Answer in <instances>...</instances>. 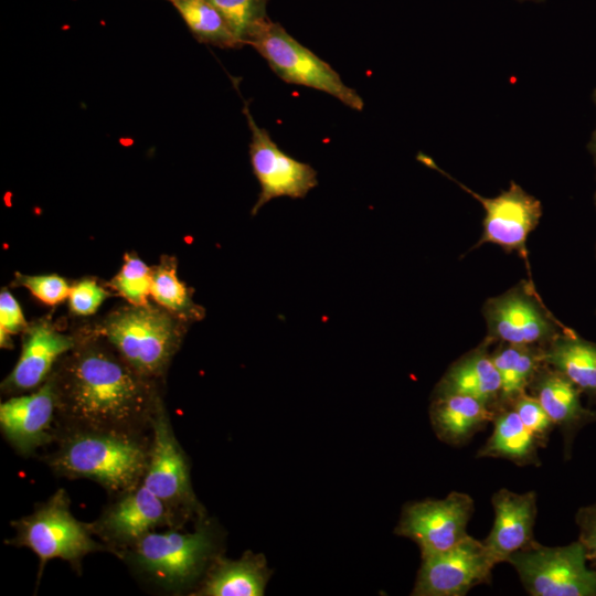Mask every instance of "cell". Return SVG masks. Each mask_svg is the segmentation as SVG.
I'll return each mask as SVG.
<instances>
[{
	"instance_id": "6da1fadb",
	"label": "cell",
	"mask_w": 596,
	"mask_h": 596,
	"mask_svg": "<svg viewBox=\"0 0 596 596\" xmlns=\"http://www.w3.org/2000/svg\"><path fill=\"white\" fill-rule=\"evenodd\" d=\"M51 377L63 430L142 434L162 401L157 381L138 373L95 333L77 340Z\"/></svg>"
},
{
	"instance_id": "7a4b0ae2",
	"label": "cell",
	"mask_w": 596,
	"mask_h": 596,
	"mask_svg": "<svg viewBox=\"0 0 596 596\" xmlns=\"http://www.w3.org/2000/svg\"><path fill=\"white\" fill-rule=\"evenodd\" d=\"M47 465L60 476L86 478L118 496L142 482L150 438L142 434L63 430Z\"/></svg>"
},
{
	"instance_id": "3957f363",
	"label": "cell",
	"mask_w": 596,
	"mask_h": 596,
	"mask_svg": "<svg viewBox=\"0 0 596 596\" xmlns=\"http://www.w3.org/2000/svg\"><path fill=\"white\" fill-rule=\"evenodd\" d=\"M188 322L162 307H125L109 313L95 334L141 375L157 381L180 349Z\"/></svg>"
},
{
	"instance_id": "277c9868",
	"label": "cell",
	"mask_w": 596,
	"mask_h": 596,
	"mask_svg": "<svg viewBox=\"0 0 596 596\" xmlns=\"http://www.w3.org/2000/svg\"><path fill=\"white\" fill-rule=\"evenodd\" d=\"M209 528L193 532L170 528L149 532L121 551L128 564L148 582L170 592L180 590L203 572L214 551Z\"/></svg>"
},
{
	"instance_id": "5b68a950",
	"label": "cell",
	"mask_w": 596,
	"mask_h": 596,
	"mask_svg": "<svg viewBox=\"0 0 596 596\" xmlns=\"http://www.w3.org/2000/svg\"><path fill=\"white\" fill-rule=\"evenodd\" d=\"M13 538L6 543L28 547L39 557L38 582L45 564L54 558L74 568L89 553L107 550L93 538L92 524L78 521L71 512L67 493L60 489L32 513L12 522Z\"/></svg>"
},
{
	"instance_id": "8992f818",
	"label": "cell",
	"mask_w": 596,
	"mask_h": 596,
	"mask_svg": "<svg viewBox=\"0 0 596 596\" xmlns=\"http://www.w3.org/2000/svg\"><path fill=\"white\" fill-rule=\"evenodd\" d=\"M284 82L324 92L354 110L364 103L340 75L308 47L294 39L281 24L269 18L255 28L247 40Z\"/></svg>"
},
{
	"instance_id": "52a82bcc",
	"label": "cell",
	"mask_w": 596,
	"mask_h": 596,
	"mask_svg": "<svg viewBox=\"0 0 596 596\" xmlns=\"http://www.w3.org/2000/svg\"><path fill=\"white\" fill-rule=\"evenodd\" d=\"M505 563L531 596H596V570L576 540L561 546H533L513 553Z\"/></svg>"
},
{
	"instance_id": "ba28073f",
	"label": "cell",
	"mask_w": 596,
	"mask_h": 596,
	"mask_svg": "<svg viewBox=\"0 0 596 596\" xmlns=\"http://www.w3.org/2000/svg\"><path fill=\"white\" fill-rule=\"evenodd\" d=\"M483 317L490 342L545 348L566 328L543 305L532 281L488 299Z\"/></svg>"
},
{
	"instance_id": "9c48e42d",
	"label": "cell",
	"mask_w": 596,
	"mask_h": 596,
	"mask_svg": "<svg viewBox=\"0 0 596 596\" xmlns=\"http://www.w3.org/2000/svg\"><path fill=\"white\" fill-rule=\"evenodd\" d=\"M417 158L454 181L482 205L485 210L482 234L472 248L491 243L505 252H517L528 264L526 238L542 216L540 200L514 181L510 182L508 190L497 196H482L441 170L429 157L419 153Z\"/></svg>"
},
{
	"instance_id": "30bf717a",
	"label": "cell",
	"mask_w": 596,
	"mask_h": 596,
	"mask_svg": "<svg viewBox=\"0 0 596 596\" xmlns=\"http://www.w3.org/2000/svg\"><path fill=\"white\" fill-rule=\"evenodd\" d=\"M475 511L473 499L451 491L443 499L407 503L395 533L414 541L422 558L447 551L469 535L467 529Z\"/></svg>"
},
{
	"instance_id": "8fae6325",
	"label": "cell",
	"mask_w": 596,
	"mask_h": 596,
	"mask_svg": "<svg viewBox=\"0 0 596 596\" xmlns=\"http://www.w3.org/2000/svg\"><path fill=\"white\" fill-rule=\"evenodd\" d=\"M150 432L148 466L141 483L160 498L180 522L183 515L198 508V503L187 457L162 401L151 421Z\"/></svg>"
},
{
	"instance_id": "7c38bea8",
	"label": "cell",
	"mask_w": 596,
	"mask_h": 596,
	"mask_svg": "<svg viewBox=\"0 0 596 596\" xmlns=\"http://www.w3.org/2000/svg\"><path fill=\"white\" fill-rule=\"evenodd\" d=\"M243 114L252 134L251 164L260 185L252 215L276 198L304 199L318 184L317 171L310 164L281 151L269 132L255 123L247 102L244 103Z\"/></svg>"
},
{
	"instance_id": "4fadbf2b",
	"label": "cell",
	"mask_w": 596,
	"mask_h": 596,
	"mask_svg": "<svg viewBox=\"0 0 596 596\" xmlns=\"http://www.w3.org/2000/svg\"><path fill=\"white\" fill-rule=\"evenodd\" d=\"M496 563L482 540L468 535L451 549L422 558L413 595L465 596L490 583Z\"/></svg>"
},
{
	"instance_id": "5bb4252c",
	"label": "cell",
	"mask_w": 596,
	"mask_h": 596,
	"mask_svg": "<svg viewBox=\"0 0 596 596\" xmlns=\"http://www.w3.org/2000/svg\"><path fill=\"white\" fill-rule=\"evenodd\" d=\"M179 520L167 504L142 483L119 494L92 523L94 534L121 551L159 528H175Z\"/></svg>"
},
{
	"instance_id": "9a60e30c",
	"label": "cell",
	"mask_w": 596,
	"mask_h": 596,
	"mask_svg": "<svg viewBox=\"0 0 596 596\" xmlns=\"http://www.w3.org/2000/svg\"><path fill=\"white\" fill-rule=\"evenodd\" d=\"M57 419L51 375L30 394L12 396L0 405L1 432L13 449L24 456L58 437L54 426Z\"/></svg>"
},
{
	"instance_id": "2e32d148",
	"label": "cell",
	"mask_w": 596,
	"mask_h": 596,
	"mask_svg": "<svg viewBox=\"0 0 596 596\" xmlns=\"http://www.w3.org/2000/svg\"><path fill=\"white\" fill-rule=\"evenodd\" d=\"M491 505L493 523L482 542L498 565L507 562L513 553L538 543L534 538L538 496L535 491L519 493L501 488L492 494Z\"/></svg>"
},
{
	"instance_id": "e0dca14e",
	"label": "cell",
	"mask_w": 596,
	"mask_h": 596,
	"mask_svg": "<svg viewBox=\"0 0 596 596\" xmlns=\"http://www.w3.org/2000/svg\"><path fill=\"white\" fill-rule=\"evenodd\" d=\"M76 343L75 337L61 332L46 319L28 326L18 362L3 380L1 390L13 394L38 389Z\"/></svg>"
},
{
	"instance_id": "ac0fdd59",
	"label": "cell",
	"mask_w": 596,
	"mask_h": 596,
	"mask_svg": "<svg viewBox=\"0 0 596 596\" xmlns=\"http://www.w3.org/2000/svg\"><path fill=\"white\" fill-rule=\"evenodd\" d=\"M539 401L563 438L565 460L572 456L577 434L587 425L596 423V408L582 403V392L562 373L543 364L535 373L528 391Z\"/></svg>"
},
{
	"instance_id": "d6986e66",
	"label": "cell",
	"mask_w": 596,
	"mask_h": 596,
	"mask_svg": "<svg viewBox=\"0 0 596 596\" xmlns=\"http://www.w3.org/2000/svg\"><path fill=\"white\" fill-rule=\"evenodd\" d=\"M491 343L486 339L455 361L437 383L433 396L468 395L494 409L500 400L501 380L489 351Z\"/></svg>"
},
{
	"instance_id": "ffe728a7",
	"label": "cell",
	"mask_w": 596,
	"mask_h": 596,
	"mask_svg": "<svg viewBox=\"0 0 596 596\" xmlns=\"http://www.w3.org/2000/svg\"><path fill=\"white\" fill-rule=\"evenodd\" d=\"M493 409L461 394L433 396L429 417L436 436L451 446H462L491 423Z\"/></svg>"
},
{
	"instance_id": "44dd1931",
	"label": "cell",
	"mask_w": 596,
	"mask_h": 596,
	"mask_svg": "<svg viewBox=\"0 0 596 596\" xmlns=\"http://www.w3.org/2000/svg\"><path fill=\"white\" fill-rule=\"evenodd\" d=\"M491 423L492 433L478 449L477 458L505 459L521 467L541 465L539 450L544 446L512 406L496 408Z\"/></svg>"
},
{
	"instance_id": "7402d4cb",
	"label": "cell",
	"mask_w": 596,
	"mask_h": 596,
	"mask_svg": "<svg viewBox=\"0 0 596 596\" xmlns=\"http://www.w3.org/2000/svg\"><path fill=\"white\" fill-rule=\"evenodd\" d=\"M543 356L545 364L562 373L596 404V342L566 327L543 348Z\"/></svg>"
},
{
	"instance_id": "603a6c76",
	"label": "cell",
	"mask_w": 596,
	"mask_h": 596,
	"mask_svg": "<svg viewBox=\"0 0 596 596\" xmlns=\"http://www.w3.org/2000/svg\"><path fill=\"white\" fill-rule=\"evenodd\" d=\"M268 578L262 556L245 555L240 560H219L210 570L196 595L259 596Z\"/></svg>"
},
{
	"instance_id": "cb8c5ba5",
	"label": "cell",
	"mask_w": 596,
	"mask_h": 596,
	"mask_svg": "<svg viewBox=\"0 0 596 596\" xmlns=\"http://www.w3.org/2000/svg\"><path fill=\"white\" fill-rule=\"evenodd\" d=\"M491 358L501 380L500 400L496 408L509 406L518 396L526 393L535 373L545 363L543 348L502 342L491 351Z\"/></svg>"
},
{
	"instance_id": "d4e9b609",
	"label": "cell",
	"mask_w": 596,
	"mask_h": 596,
	"mask_svg": "<svg viewBox=\"0 0 596 596\" xmlns=\"http://www.w3.org/2000/svg\"><path fill=\"white\" fill-rule=\"evenodd\" d=\"M178 11L194 39L220 49H241L223 15L207 0H166Z\"/></svg>"
},
{
	"instance_id": "484cf974",
	"label": "cell",
	"mask_w": 596,
	"mask_h": 596,
	"mask_svg": "<svg viewBox=\"0 0 596 596\" xmlns=\"http://www.w3.org/2000/svg\"><path fill=\"white\" fill-rule=\"evenodd\" d=\"M151 269V296L160 307L188 323L204 317V309L192 299V290L178 278L174 257L162 256Z\"/></svg>"
},
{
	"instance_id": "4316f807",
	"label": "cell",
	"mask_w": 596,
	"mask_h": 596,
	"mask_svg": "<svg viewBox=\"0 0 596 596\" xmlns=\"http://www.w3.org/2000/svg\"><path fill=\"white\" fill-rule=\"evenodd\" d=\"M223 15L228 26L243 43L257 25L268 19L266 7L268 0H207Z\"/></svg>"
},
{
	"instance_id": "83f0119b",
	"label": "cell",
	"mask_w": 596,
	"mask_h": 596,
	"mask_svg": "<svg viewBox=\"0 0 596 596\" xmlns=\"http://www.w3.org/2000/svg\"><path fill=\"white\" fill-rule=\"evenodd\" d=\"M152 269L138 256L126 254L119 273L111 279L110 286L130 305H149L151 295Z\"/></svg>"
},
{
	"instance_id": "f1b7e54d",
	"label": "cell",
	"mask_w": 596,
	"mask_h": 596,
	"mask_svg": "<svg viewBox=\"0 0 596 596\" xmlns=\"http://www.w3.org/2000/svg\"><path fill=\"white\" fill-rule=\"evenodd\" d=\"M510 406L517 412L522 423L546 447L555 425L539 401L526 392L518 396Z\"/></svg>"
},
{
	"instance_id": "f546056e",
	"label": "cell",
	"mask_w": 596,
	"mask_h": 596,
	"mask_svg": "<svg viewBox=\"0 0 596 596\" xmlns=\"http://www.w3.org/2000/svg\"><path fill=\"white\" fill-rule=\"evenodd\" d=\"M17 286L28 288L33 296L46 305H56L68 298L71 287L57 275L29 276L17 273Z\"/></svg>"
},
{
	"instance_id": "4dcf8cb0",
	"label": "cell",
	"mask_w": 596,
	"mask_h": 596,
	"mask_svg": "<svg viewBox=\"0 0 596 596\" xmlns=\"http://www.w3.org/2000/svg\"><path fill=\"white\" fill-rule=\"evenodd\" d=\"M108 296L109 292L99 286L96 280L83 279L70 289V307L76 315H93Z\"/></svg>"
},
{
	"instance_id": "1f68e13d",
	"label": "cell",
	"mask_w": 596,
	"mask_h": 596,
	"mask_svg": "<svg viewBox=\"0 0 596 596\" xmlns=\"http://www.w3.org/2000/svg\"><path fill=\"white\" fill-rule=\"evenodd\" d=\"M29 324L21 307L13 295L2 289L0 294V344L1 348H12L10 336L24 331Z\"/></svg>"
},
{
	"instance_id": "d6a6232c",
	"label": "cell",
	"mask_w": 596,
	"mask_h": 596,
	"mask_svg": "<svg viewBox=\"0 0 596 596\" xmlns=\"http://www.w3.org/2000/svg\"><path fill=\"white\" fill-rule=\"evenodd\" d=\"M578 541L583 544L589 565L596 570V501L581 507L575 514Z\"/></svg>"
},
{
	"instance_id": "836d02e7",
	"label": "cell",
	"mask_w": 596,
	"mask_h": 596,
	"mask_svg": "<svg viewBox=\"0 0 596 596\" xmlns=\"http://www.w3.org/2000/svg\"><path fill=\"white\" fill-rule=\"evenodd\" d=\"M592 97H593V100H594V103L596 105V88L593 91ZM587 148H588L589 152L593 156V160H594L595 168H596V129L592 134V138H590V141L587 145Z\"/></svg>"
},
{
	"instance_id": "e575fe53",
	"label": "cell",
	"mask_w": 596,
	"mask_h": 596,
	"mask_svg": "<svg viewBox=\"0 0 596 596\" xmlns=\"http://www.w3.org/2000/svg\"><path fill=\"white\" fill-rule=\"evenodd\" d=\"M520 1H526V0H520ZM529 1L541 2V1H544V0H529Z\"/></svg>"
},
{
	"instance_id": "d590c367",
	"label": "cell",
	"mask_w": 596,
	"mask_h": 596,
	"mask_svg": "<svg viewBox=\"0 0 596 596\" xmlns=\"http://www.w3.org/2000/svg\"><path fill=\"white\" fill-rule=\"evenodd\" d=\"M594 204H595V207H596V192L594 194Z\"/></svg>"
}]
</instances>
